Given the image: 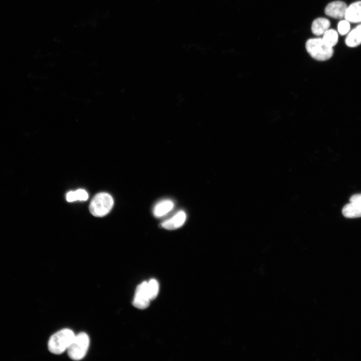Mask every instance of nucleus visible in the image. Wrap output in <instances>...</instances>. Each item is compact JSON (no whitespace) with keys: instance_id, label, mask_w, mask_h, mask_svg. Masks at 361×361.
<instances>
[{"instance_id":"f257e3e1","label":"nucleus","mask_w":361,"mask_h":361,"mask_svg":"<svg viewBox=\"0 0 361 361\" xmlns=\"http://www.w3.org/2000/svg\"><path fill=\"white\" fill-rule=\"evenodd\" d=\"M75 334L73 330L64 328L53 334L50 338L48 347L52 353L60 354L67 350Z\"/></svg>"},{"instance_id":"f03ea898","label":"nucleus","mask_w":361,"mask_h":361,"mask_svg":"<svg viewBox=\"0 0 361 361\" xmlns=\"http://www.w3.org/2000/svg\"><path fill=\"white\" fill-rule=\"evenodd\" d=\"M90 344L89 337L85 332L75 335L67 350L69 357L74 360H79L86 355Z\"/></svg>"},{"instance_id":"7ed1b4c3","label":"nucleus","mask_w":361,"mask_h":361,"mask_svg":"<svg viewBox=\"0 0 361 361\" xmlns=\"http://www.w3.org/2000/svg\"><path fill=\"white\" fill-rule=\"evenodd\" d=\"M306 51L312 58L317 61H326L332 56V48L327 46L322 38H312L307 41L305 44Z\"/></svg>"},{"instance_id":"20e7f679","label":"nucleus","mask_w":361,"mask_h":361,"mask_svg":"<svg viewBox=\"0 0 361 361\" xmlns=\"http://www.w3.org/2000/svg\"><path fill=\"white\" fill-rule=\"evenodd\" d=\"M113 204L114 201L110 195L106 193H100L92 199L89 210L91 214L95 217H103L110 211Z\"/></svg>"},{"instance_id":"39448f33","label":"nucleus","mask_w":361,"mask_h":361,"mask_svg":"<svg viewBox=\"0 0 361 361\" xmlns=\"http://www.w3.org/2000/svg\"><path fill=\"white\" fill-rule=\"evenodd\" d=\"M150 300L147 290V282L143 281L136 288L132 302L133 305L138 309H145L149 306Z\"/></svg>"},{"instance_id":"423d86ee","label":"nucleus","mask_w":361,"mask_h":361,"mask_svg":"<svg viewBox=\"0 0 361 361\" xmlns=\"http://www.w3.org/2000/svg\"><path fill=\"white\" fill-rule=\"evenodd\" d=\"M347 6L343 2L337 1L329 3L325 9V14L335 19L344 17Z\"/></svg>"},{"instance_id":"0eeeda50","label":"nucleus","mask_w":361,"mask_h":361,"mask_svg":"<svg viewBox=\"0 0 361 361\" xmlns=\"http://www.w3.org/2000/svg\"><path fill=\"white\" fill-rule=\"evenodd\" d=\"M187 218L186 213L180 210L175 213L170 218L165 220L161 224V226L167 230H174L180 228L185 223Z\"/></svg>"},{"instance_id":"6e6552de","label":"nucleus","mask_w":361,"mask_h":361,"mask_svg":"<svg viewBox=\"0 0 361 361\" xmlns=\"http://www.w3.org/2000/svg\"><path fill=\"white\" fill-rule=\"evenodd\" d=\"M344 18L349 22H361V1L354 2L347 7Z\"/></svg>"},{"instance_id":"1a4fd4ad","label":"nucleus","mask_w":361,"mask_h":361,"mask_svg":"<svg viewBox=\"0 0 361 361\" xmlns=\"http://www.w3.org/2000/svg\"><path fill=\"white\" fill-rule=\"evenodd\" d=\"M174 206L173 202L170 200L165 199L160 201L154 206L153 214L156 217H161L172 210Z\"/></svg>"},{"instance_id":"9d476101","label":"nucleus","mask_w":361,"mask_h":361,"mask_svg":"<svg viewBox=\"0 0 361 361\" xmlns=\"http://www.w3.org/2000/svg\"><path fill=\"white\" fill-rule=\"evenodd\" d=\"M330 25V23L328 19L318 18L314 20L312 24V32L315 35L320 36L329 29Z\"/></svg>"},{"instance_id":"9b49d317","label":"nucleus","mask_w":361,"mask_h":361,"mask_svg":"<svg viewBox=\"0 0 361 361\" xmlns=\"http://www.w3.org/2000/svg\"><path fill=\"white\" fill-rule=\"evenodd\" d=\"M345 42L349 47H355L361 44V24L352 29L347 35Z\"/></svg>"},{"instance_id":"f8f14e48","label":"nucleus","mask_w":361,"mask_h":361,"mask_svg":"<svg viewBox=\"0 0 361 361\" xmlns=\"http://www.w3.org/2000/svg\"><path fill=\"white\" fill-rule=\"evenodd\" d=\"M342 213L344 217L348 218L361 217V207L350 202L343 207Z\"/></svg>"},{"instance_id":"ddd939ff","label":"nucleus","mask_w":361,"mask_h":361,"mask_svg":"<svg viewBox=\"0 0 361 361\" xmlns=\"http://www.w3.org/2000/svg\"><path fill=\"white\" fill-rule=\"evenodd\" d=\"M323 35L322 39L327 46L332 48L337 44L338 34L335 30L328 29Z\"/></svg>"},{"instance_id":"4468645a","label":"nucleus","mask_w":361,"mask_h":361,"mask_svg":"<svg viewBox=\"0 0 361 361\" xmlns=\"http://www.w3.org/2000/svg\"><path fill=\"white\" fill-rule=\"evenodd\" d=\"M88 198V193L85 190L82 189H79L76 191L69 192L66 195V199L69 202H72L77 200L86 201Z\"/></svg>"},{"instance_id":"2eb2a0df","label":"nucleus","mask_w":361,"mask_h":361,"mask_svg":"<svg viewBox=\"0 0 361 361\" xmlns=\"http://www.w3.org/2000/svg\"><path fill=\"white\" fill-rule=\"evenodd\" d=\"M147 290L150 300L155 299L159 291V284L154 279H150L147 282Z\"/></svg>"},{"instance_id":"dca6fc26","label":"nucleus","mask_w":361,"mask_h":361,"mask_svg":"<svg viewBox=\"0 0 361 361\" xmlns=\"http://www.w3.org/2000/svg\"><path fill=\"white\" fill-rule=\"evenodd\" d=\"M337 30L340 35H344L346 34L350 30L349 22L346 20L340 21L338 24Z\"/></svg>"},{"instance_id":"f3484780","label":"nucleus","mask_w":361,"mask_h":361,"mask_svg":"<svg viewBox=\"0 0 361 361\" xmlns=\"http://www.w3.org/2000/svg\"><path fill=\"white\" fill-rule=\"evenodd\" d=\"M350 202L355 203L361 207V194L352 196L350 198Z\"/></svg>"}]
</instances>
